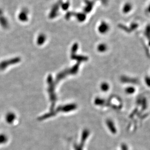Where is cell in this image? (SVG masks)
<instances>
[{"mask_svg": "<svg viewBox=\"0 0 150 150\" xmlns=\"http://www.w3.org/2000/svg\"><path fill=\"white\" fill-rule=\"evenodd\" d=\"M61 1H59L57 3L54 5L49 14V18L50 19H54L56 18V17L58 15L59 8V6L61 5Z\"/></svg>", "mask_w": 150, "mask_h": 150, "instance_id": "cell-1", "label": "cell"}, {"mask_svg": "<svg viewBox=\"0 0 150 150\" xmlns=\"http://www.w3.org/2000/svg\"><path fill=\"white\" fill-rule=\"evenodd\" d=\"M109 29V26L108 24L105 22H102L98 27V31L101 34H105L108 32Z\"/></svg>", "mask_w": 150, "mask_h": 150, "instance_id": "cell-2", "label": "cell"}, {"mask_svg": "<svg viewBox=\"0 0 150 150\" xmlns=\"http://www.w3.org/2000/svg\"><path fill=\"white\" fill-rule=\"evenodd\" d=\"M19 19L21 22H25L28 20V10L24 8L19 15Z\"/></svg>", "mask_w": 150, "mask_h": 150, "instance_id": "cell-3", "label": "cell"}, {"mask_svg": "<svg viewBox=\"0 0 150 150\" xmlns=\"http://www.w3.org/2000/svg\"><path fill=\"white\" fill-rule=\"evenodd\" d=\"M74 15L76 16L78 21L80 22H84L86 18V14L84 13H78Z\"/></svg>", "mask_w": 150, "mask_h": 150, "instance_id": "cell-4", "label": "cell"}, {"mask_svg": "<svg viewBox=\"0 0 150 150\" xmlns=\"http://www.w3.org/2000/svg\"><path fill=\"white\" fill-rule=\"evenodd\" d=\"M46 36L43 34H40L37 38V43L39 45H42L45 41Z\"/></svg>", "mask_w": 150, "mask_h": 150, "instance_id": "cell-5", "label": "cell"}, {"mask_svg": "<svg viewBox=\"0 0 150 150\" xmlns=\"http://www.w3.org/2000/svg\"><path fill=\"white\" fill-rule=\"evenodd\" d=\"M132 8V4L130 3H126L123 8V11L124 13H128L131 10Z\"/></svg>", "mask_w": 150, "mask_h": 150, "instance_id": "cell-6", "label": "cell"}, {"mask_svg": "<svg viewBox=\"0 0 150 150\" xmlns=\"http://www.w3.org/2000/svg\"><path fill=\"white\" fill-rule=\"evenodd\" d=\"M92 7H93V4L91 2L87 3V5H86L84 9L85 12L88 13L90 11H91L92 9Z\"/></svg>", "mask_w": 150, "mask_h": 150, "instance_id": "cell-7", "label": "cell"}, {"mask_svg": "<svg viewBox=\"0 0 150 150\" xmlns=\"http://www.w3.org/2000/svg\"><path fill=\"white\" fill-rule=\"evenodd\" d=\"M69 6H70V3L68 2H66L65 3L61 4V5H60L61 8L64 11L67 10L68 8H69Z\"/></svg>", "mask_w": 150, "mask_h": 150, "instance_id": "cell-8", "label": "cell"}, {"mask_svg": "<svg viewBox=\"0 0 150 150\" xmlns=\"http://www.w3.org/2000/svg\"><path fill=\"white\" fill-rule=\"evenodd\" d=\"M74 15V13L72 12H68L66 15H65V18L66 19H69V18H71V16H72Z\"/></svg>", "mask_w": 150, "mask_h": 150, "instance_id": "cell-9", "label": "cell"}]
</instances>
